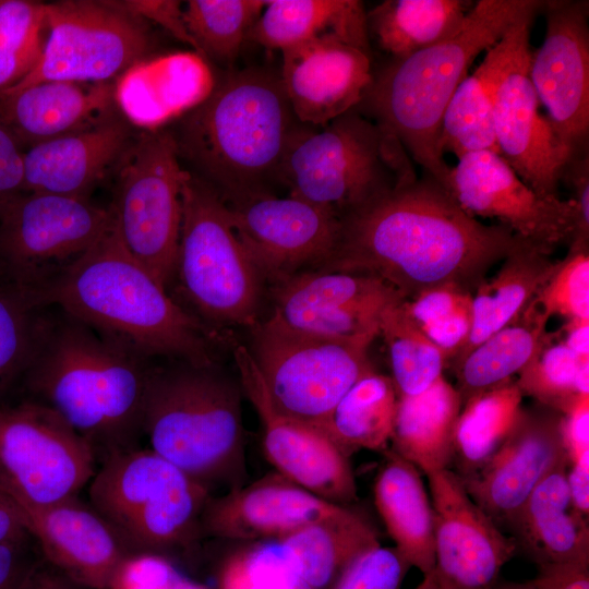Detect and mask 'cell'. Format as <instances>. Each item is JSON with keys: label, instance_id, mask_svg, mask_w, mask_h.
Returning a JSON list of instances; mask_svg holds the SVG:
<instances>
[{"label": "cell", "instance_id": "cell-1", "mask_svg": "<svg viewBox=\"0 0 589 589\" xmlns=\"http://www.w3.org/2000/svg\"><path fill=\"white\" fill-rule=\"evenodd\" d=\"M336 250L318 268L376 277L405 300L443 284L469 290L525 242L467 214L425 173L342 217Z\"/></svg>", "mask_w": 589, "mask_h": 589}, {"label": "cell", "instance_id": "cell-2", "mask_svg": "<svg viewBox=\"0 0 589 589\" xmlns=\"http://www.w3.org/2000/svg\"><path fill=\"white\" fill-rule=\"evenodd\" d=\"M279 72L226 70L171 132L180 159L228 206L269 195L283 161L306 128Z\"/></svg>", "mask_w": 589, "mask_h": 589}, {"label": "cell", "instance_id": "cell-3", "mask_svg": "<svg viewBox=\"0 0 589 589\" xmlns=\"http://www.w3.org/2000/svg\"><path fill=\"white\" fill-rule=\"evenodd\" d=\"M154 364L60 311L47 314L23 381L32 399L62 417L104 461L137 447Z\"/></svg>", "mask_w": 589, "mask_h": 589}, {"label": "cell", "instance_id": "cell-4", "mask_svg": "<svg viewBox=\"0 0 589 589\" xmlns=\"http://www.w3.org/2000/svg\"><path fill=\"white\" fill-rule=\"evenodd\" d=\"M544 0H478L453 37L376 70L356 107L393 135L445 189L450 167L438 149L445 109L474 59Z\"/></svg>", "mask_w": 589, "mask_h": 589}, {"label": "cell", "instance_id": "cell-5", "mask_svg": "<svg viewBox=\"0 0 589 589\" xmlns=\"http://www.w3.org/2000/svg\"><path fill=\"white\" fill-rule=\"evenodd\" d=\"M39 296L45 305L149 359L216 363L208 330L124 250L112 229Z\"/></svg>", "mask_w": 589, "mask_h": 589}, {"label": "cell", "instance_id": "cell-6", "mask_svg": "<svg viewBox=\"0 0 589 589\" xmlns=\"http://www.w3.org/2000/svg\"><path fill=\"white\" fill-rule=\"evenodd\" d=\"M242 396L239 378L217 363L154 364L143 435L152 450L209 491L239 488L247 478Z\"/></svg>", "mask_w": 589, "mask_h": 589}, {"label": "cell", "instance_id": "cell-7", "mask_svg": "<svg viewBox=\"0 0 589 589\" xmlns=\"http://www.w3.org/2000/svg\"><path fill=\"white\" fill-rule=\"evenodd\" d=\"M416 176L399 142L353 108L304 129L283 161L279 184L341 219Z\"/></svg>", "mask_w": 589, "mask_h": 589}, {"label": "cell", "instance_id": "cell-8", "mask_svg": "<svg viewBox=\"0 0 589 589\" xmlns=\"http://www.w3.org/2000/svg\"><path fill=\"white\" fill-rule=\"evenodd\" d=\"M211 491L151 448H133L104 461L89 481L91 506L131 553H166L201 538Z\"/></svg>", "mask_w": 589, "mask_h": 589}, {"label": "cell", "instance_id": "cell-9", "mask_svg": "<svg viewBox=\"0 0 589 589\" xmlns=\"http://www.w3.org/2000/svg\"><path fill=\"white\" fill-rule=\"evenodd\" d=\"M181 298L206 329L255 325L264 281L238 240L229 209L203 180L187 170L175 272Z\"/></svg>", "mask_w": 589, "mask_h": 589}, {"label": "cell", "instance_id": "cell-10", "mask_svg": "<svg viewBox=\"0 0 589 589\" xmlns=\"http://www.w3.org/2000/svg\"><path fill=\"white\" fill-rule=\"evenodd\" d=\"M185 173L171 132L155 129L136 134L113 172L112 231L166 289L176 266Z\"/></svg>", "mask_w": 589, "mask_h": 589}, {"label": "cell", "instance_id": "cell-11", "mask_svg": "<svg viewBox=\"0 0 589 589\" xmlns=\"http://www.w3.org/2000/svg\"><path fill=\"white\" fill-rule=\"evenodd\" d=\"M372 341L310 336L259 321L248 349L275 408L324 431L342 396L374 370Z\"/></svg>", "mask_w": 589, "mask_h": 589}, {"label": "cell", "instance_id": "cell-12", "mask_svg": "<svg viewBox=\"0 0 589 589\" xmlns=\"http://www.w3.org/2000/svg\"><path fill=\"white\" fill-rule=\"evenodd\" d=\"M111 229L89 199L23 193L0 214V280L39 294Z\"/></svg>", "mask_w": 589, "mask_h": 589}, {"label": "cell", "instance_id": "cell-13", "mask_svg": "<svg viewBox=\"0 0 589 589\" xmlns=\"http://www.w3.org/2000/svg\"><path fill=\"white\" fill-rule=\"evenodd\" d=\"M48 36L36 67L14 93L46 81L107 83L120 77L152 48L146 22L116 1L46 3Z\"/></svg>", "mask_w": 589, "mask_h": 589}, {"label": "cell", "instance_id": "cell-14", "mask_svg": "<svg viewBox=\"0 0 589 589\" xmlns=\"http://www.w3.org/2000/svg\"><path fill=\"white\" fill-rule=\"evenodd\" d=\"M92 446L48 406L0 407V484L20 507L77 497L96 472Z\"/></svg>", "mask_w": 589, "mask_h": 589}, {"label": "cell", "instance_id": "cell-15", "mask_svg": "<svg viewBox=\"0 0 589 589\" xmlns=\"http://www.w3.org/2000/svg\"><path fill=\"white\" fill-rule=\"evenodd\" d=\"M446 190L470 216L492 218L525 242L551 254L572 242L578 211L572 199L540 195L493 151H478L450 167Z\"/></svg>", "mask_w": 589, "mask_h": 589}, {"label": "cell", "instance_id": "cell-16", "mask_svg": "<svg viewBox=\"0 0 589 589\" xmlns=\"http://www.w3.org/2000/svg\"><path fill=\"white\" fill-rule=\"evenodd\" d=\"M266 322L299 334L330 339H370L383 311L405 300L383 280L360 274L305 269L273 285Z\"/></svg>", "mask_w": 589, "mask_h": 589}, {"label": "cell", "instance_id": "cell-17", "mask_svg": "<svg viewBox=\"0 0 589 589\" xmlns=\"http://www.w3.org/2000/svg\"><path fill=\"white\" fill-rule=\"evenodd\" d=\"M545 35L528 75L554 132L573 155L588 152L589 2L546 0Z\"/></svg>", "mask_w": 589, "mask_h": 589}, {"label": "cell", "instance_id": "cell-18", "mask_svg": "<svg viewBox=\"0 0 589 589\" xmlns=\"http://www.w3.org/2000/svg\"><path fill=\"white\" fill-rule=\"evenodd\" d=\"M233 356L243 395L262 423L264 455L276 472L326 502L349 507L358 500L349 456L323 430L275 408L248 347L238 346Z\"/></svg>", "mask_w": 589, "mask_h": 589}, {"label": "cell", "instance_id": "cell-19", "mask_svg": "<svg viewBox=\"0 0 589 589\" xmlns=\"http://www.w3.org/2000/svg\"><path fill=\"white\" fill-rule=\"evenodd\" d=\"M227 207L235 233L264 283L318 268L339 241L338 216L293 196L269 194Z\"/></svg>", "mask_w": 589, "mask_h": 589}, {"label": "cell", "instance_id": "cell-20", "mask_svg": "<svg viewBox=\"0 0 589 589\" xmlns=\"http://www.w3.org/2000/svg\"><path fill=\"white\" fill-rule=\"evenodd\" d=\"M433 509V574L441 589H493L517 545L472 501L457 473L426 476Z\"/></svg>", "mask_w": 589, "mask_h": 589}, {"label": "cell", "instance_id": "cell-21", "mask_svg": "<svg viewBox=\"0 0 589 589\" xmlns=\"http://www.w3.org/2000/svg\"><path fill=\"white\" fill-rule=\"evenodd\" d=\"M569 460L562 414L521 410L502 446L474 473L461 479L472 501L508 532L539 482L560 462Z\"/></svg>", "mask_w": 589, "mask_h": 589}, {"label": "cell", "instance_id": "cell-22", "mask_svg": "<svg viewBox=\"0 0 589 589\" xmlns=\"http://www.w3.org/2000/svg\"><path fill=\"white\" fill-rule=\"evenodd\" d=\"M349 507L326 502L278 472L208 498L200 534L225 540H279Z\"/></svg>", "mask_w": 589, "mask_h": 589}, {"label": "cell", "instance_id": "cell-23", "mask_svg": "<svg viewBox=\"0 0 589 589\" xmlns=\"http://www.w3.org/2000/svg\"><path fill=\"white\" fill-rule=\"evenodd\" d=\"M279 75L297 119L323 127L356 108L372 79V56L335 37L281 51Z\"/></svg>", "mask_w": 589, "mask_h": 589}, {"label": "cell", "instance_id": "cell-24", "mask_svg": "<svg viewBox=\"0 0 589 589\" xmlns=\"http://www.w3.org/2000/svg\"><path fill=\"white\" fill-rule=\"evenodd\" d=\"M531 51L503 76L496 89L495 144L497 154L527 185L540 195L558 197L562 172L573 154L539 110L528 75Z\"/></svg>", "mask_w": 589, "mask_h": 589}, {"label": "cell", "instance_id": "cell-25", "mask_svg": "<svg viewBox=\"0 0 589 589\" xmlns=\"http://www.w3.org/2000/svg\"><path fill=\"white\" fill-rule=\"evenodd\" d=\"M20 509L41 557L81 588L109 589L132 554L113 528L77 497Z\"/></svg>", "mask_w": 589, "mask_h": 589}, {"label": "cell", "instance_id": "cell-26", "mask_svg": "<svg viewBox=\"0 0 589 589\" xmlns=\"http://www.w3.org/2000/svg\"><path fill=\"white\" fill-rule=\"evenodd\" d=\"M118 109L97 123L24 152V193L89 199L112 175L137 133Z\"/></svg>", "mask_w": 589, "mask_h": 589}, {"label": "cell", "instance_id": "cell-27", "mask_svg": "<svg viewBox=\"0 0 589 589\" xmlns=\"http://www.w3.org/2000/svg\"><path fill=\"white\" fill-rule=\"evenodd\" d=\"M115 109L112 82L46 81L0 93V124L27 149L86 129Z\"/></svg>", "mask_w": 589, "mask_h": 589}, {"label": "cell", "instance_id": "cell-28", "mask_svg": "<svg viewBox=\"0 0 589 589\" xmlns=\"http://www.w3.org/2000/svg\"><path fill=\"white\" fill-rule=\"evenodd\" d=\"M537 15L515 24L458 85L443 115L438 149L457 159L468 153H497L494 136V100L503 76L532 49L531 26Z\"/></svg>", "mask_w": 589, "mask_h": 589}, {"label": "cell", "instance_id": "cell-29", "mask_svg": "<svg viewBox=\"0 0 589 589\" xmlns=\"http://www.w3.org/2000/svg\"><path fill=\"white\" fill-rule=\"evenodd\" d=\"M569 465V460H563L539 482L509 530L516 545L537 565L589 563L588 517L573 504L567 482Z\"/></svg>", "mask_w": 589, "mask_h": 589}, {"label": "cell", "instance_id": "cell-30", "mask_svg": "<svg viewBox=\"0 0 589 589\" xmlns=\"http://www.w3.org/2000/svg\"><path fill=\"white\" fill-rule=\"evenodd\" d=\"M374 504L395 548L423 575L434 570L433 509L420 471L393 449L384 452Z\"/></svg>", "mask_w": 589, "mask_h": 589}, {"label": "cell", "instance_id": "cell-31", "mask_svg": "<svg viewBox=\"0 0 589 589\" xmlns=\"http://www.w3.org/2000/svg\"><path fill=\"white\" fill-rule=\"evenodd\" d=\"M328 35L372 56L366 11L359 0H266L248 40L281 52Z\"/></svg>", "mask_w": 589, "mask_h": 589}, {"label": "cell", "instance_id": "cell-32", "mask_svg": "<svg viewBox=\"0 0 589 589\" xmlns=\"http://www.w3.org/2000/svg\"><path fill=\"white\" fill-rule=\"evenodd\" d=\"M550 255L524 243L502 261L494 276L476 287L470 335L455 362L521 315L558 266Z\"/></svg>", "mask_w": 589, "mask_h": 589}, {"label": "cell", "instance_id": "cell-33", "mask_svg": "<svg viewBox=\"0 0 589 589\" xmlns=\"http://www.w3.org/2000/svg\"><path fill=\"white\" fill-rule=\"evenodd\" d=\"M460 394L443 375L425 390L398 396L393 450L425 476L452 464Z\"/></svg>", "mask_w": 589, "mask_h": 589}, {"label": "cell", "instance_id": "cell-34", "mask_svg": "<svg viewBox=\"0 0 589 589\" xmlns=\"http://www.w3.org/2000/svg\"><path fill=\"white\" fill-rule=\"evenodd\" d=\"M278 541L310 589H334L359 555L380 544L371 524L350 507Z\"/></svg>", "mask_w": 589, "mask_h": 589}, {"label": "cell", "instance_id": "cell-35", "mask_svg": "<svg viewBox=\"0 0 589 589\" xmlns=\"http://www.w3.org/2000/svg\"><path fill=\"white\" fill-rule=\"evenodd\" d=\"M473 1L385 0L366 12L370 43L404 59L442 43L459 32Z\"/></svg>", "mask_w": 589, "mask_h": 589}, {"label": "cell", "instance_id": "cell-36", "mask_svg": "<svg viewBox=\"0 0 589 589\" xmlns=\"http://www.w3.org/2000/svg\"><path fill=\"white\" fill-rule=\"evenodd\" d=\"M549 317L532 301L514 322L455 362L456 389L462 404L471 395L512 380L536 354Z\"/></svg>", "mask_w": 589, "mask_h": 589}, {"label": "cell", "instance_id": "cell-37", "mask_svg": "<svg viewBox=\"0 0 589 589\" xmlns=\"http://www.w3.org/2000/svg\"><path fill=\"white\" fill-rule=\"evenodd\" d=\"M522 397L512 378L464 401L455 426L452 458L459 478L478 471L506 441L522 410Z\"/></svg>", "mask_w": 589, "mask_h": 589}, {"label": "cell", "instance_id": "cell-38", "mask_svg": "<svg viewBox=\"0 0 589 589\" xmlns=\"http://www.w3.org/2000/svg\"><path fill=\"white\" fill-rule=\"evenodd\" d=\"M397 402L392 377L372 370L338 401L324 431L349 457L359 449L384 453L393 435Z\"/></svg>", "mask_w": 589, "mask_h": 589}, {"label": "cell", "instance_id": "cell-39", "mask_svg": "<svg viewBox=\"0 0 589 589\" xmlns=\"http://www.w3.org/2000/svg\"><path fill=\"white\" fill-rule=\"evenodd\" d=\"M266 0H190L183 10L199 57L232 69Z\"/></svg>", "mask_w": 589, "mask_h": 589}, {"label": "cell", "instance_id": "cell-40", "mask_svg": "<svg viewBox=\"0 0 589 589\" xmlns=\"http://www.w3.org/2000/svg\"><path fill=\"white\" fill-rule=\"evenodd\" d=\"M404 301L392 303L383 311L378 335L387 347L390 377L398 396H412L441 377L447 361L408 314Z\"/></svg>", "mask_w": 589, "mask_h": 589}, {"label": "cell", "instance_id": "cell-41", "mask_svg": "<svg viewBox=\"0 0 589 589\" xmlns=\"http://www.w3.org/2000/svg\"><path fill=\"white\" fill-rule=\"evenodd\" d=\"M48 308L37 292L0 280V397L26 372Z\"/></svg>", "mask_w": 589, "mask_h": 589}, {"label": "cell", "instance_id": "cell-42", "mask_svg": "<svg viewBox=\"0 0 589 589\" xmlns=\"http://www.w3.org/2000/svg\"><path fill=\"white\" fill-rule=\"evenodd\" d=\"M516 383L522 395L562 414L579 396L589 394V358L577 357L562 339L553 341L546 334Z\"/></svg>", "mask_w": 589, "mask_h": 589}, {"label": "cell", "instance_id": "cell-43", "mask_svg": "<svg viewBox=\"0 0 589 589\" xmlns=\"http://www.w3.org/2000/svg\"><path fill=\"white\" fill-rule=\"evenodd\" d=\"M217 589H310L278 540L250 541L230 552L216 573Z\"/></svg>", "mask_w": 589, "mask_h": 589}, {"label": "cell", "instance_id": "cell-44", "mask_svg": "<svg viewBox=\"0 0 589 589\" xmlns=\"http://www.w3.org/2000/svg\"><path fill=\"white\" fill-rule=\"evenodd\" d=\"M46 3L0 0V92L22 81L41 56Z\"/></svg>", "mask_w": 589, "mask_h": 589}, {"label": "cell", "instance_id": "cell-45", "mask_svg": "<svg viewBox=\"0 0 589 589\" xmlns=\"http://www.w3.org/2000/svg\"><path fill=\"white\" fill-rule=\"evenodd\" d=\"M534 303L550 318L566 321L589 318L588 247L570 244L568 255L541 288Z\"/></svg>", "mask_w": 589, "mask_h": 589}, {"label": "cell", "instance_id": "cell-46", "mask_svg": "<svg viewBox=\"0 0 589 589\" xmlns=\"http://www.w3.org/2000/svg\"><path fill=\"white\" fill-rule=\"evenodd\" d=\"M409 568L396 548L378 544L359 555L334 589H400Z\"/></svg>", "mask_w": 589, "mask_h": 589}, {"label": "cell", "instance_id": "cell-47", "mask_svg": "<svg viewBox=\"0 0 589 589\" xmlns=\"http://www.w3.org/2000/svg\"><path fill=\"white\" fill-rule=\"evenodd\" d=\"M187 579L164 555L132 553L116 570L109 589H181Z\"/></svg>", "mask_w": 589, "mask_h": 589}, {"label": "cell", "instance_id": "cell-48", "mask_svg": "<svg viewBox=\"0 0 589 589\" xmlns=\"http://www.w3.org/2000/svg\"><path fill=\"white\" fill-rule=\"evenodd\" d=\"M471 301L470 290L456 284H443L420 291L405 300L404 304L408 314L421 328Z\"/></svg>", "mask_w": 589, "mask_h": 589}, {"label": "cell", "instance_id": "cell-49", "mask_svg": "<svg viewBox=\"0 0 589 589\" xmlns=\"http://www.w3.org/2000/svg\"><path fill=\"white\" fill-rule=\"evenodd\" d=\"M471 305L472 301L445 317L421 327L426 337L443 352L446 361L458 354L470 335Z\"/></svg>", "mask_w": 589, "mask_h": 589}, {"label": "cell", "instance_id": "cell-50", "mask_svg": "<svg viewBox=\"0 0 589 589\" xmlns=\"http://www.w3.org/2000/svg\"><path fill=\"white\" fill-rule=\"evenodd\" d=\"M565 182L573 192L572 200L578 211V229L570 243L588 245L589 240V154L584 152L573 155L566 163L561 182Z\"/></svg>", "mask_w": 589, "mask_h": 589}, {"label": "cell", "instance_id": "cell-51", "mask_svg": "<svg viewBox=\"0 0 589 589\" xmlns=\"http://www.w3.org/2000/svg\"><path fill=\"white\" fill-rule=\"evenodd\" d=\"M40 557L34 539L0 544V589H23Z\"/></svg>", "mask_w": 589, "mask_h": 589}, {"label": "cell", "instance_id": "cell-52", "mask_svg": "<svg viewBox=\"0 0 589 589\" xmlns=\"http://www.w3.org/2000/svg\"><path fill=\"white\" fill-rule=\"evenodd\" d=\"M116 3L129 13L139 16L140 19L153 21L169 33H171L180 41L190 45L194 48V43L190 37L184 20L183 10L179 1L173 0H136V1H116Z\"/></svg>", "mask_w": 589, "mask_h": 589}, {"label": "cell", "instance_id": "cell-53", "mask_svg": "<svg viewBox=\"0 0 589 589\" xmlns=\"http://www.w3.org/2000/svg\"><path fill=\"white\" fill-rule=\"evenodd\" d=\"M24 193V152L0 124V214Z\"/></svg>", "mask_w": 589, "mask_h": 589}, {"label": "cell", "instance_id": "cell-54", "mask_svg": "<svg viewBox=\"0 0 589 589\" xmlns=\"http://www.w3.org/2000/svg\"><path fill=\"white\" fill-rule=\"evenodd\" d=\"M562 433L570 465L589 459V394L562 413Z\"/></svg>", "mask_w": 589, "mask_h": 589}, {"label": "cell", "instance_id": "cell-55", "mask_svg": "<svg viewBox=\"0 0 589 589\" xmlns=\"http://www.w3.org/2000/svg\"><path fill=\"white\" fill-rule=\"evenodd\" d=\"M536 589H589L588 562H561L538 565L530 580Z\"/></svg>", "mask_w": 589, "mask_h": 589}, {"label": "cell", "instance_id": "cell-56", "mask_svg": "<svg viewBox=\"0 0 589 589\" xmlns=\"http://www.w3.org/2000/svg\"><path fill=\"white\" fill-rule=\"evenodd\" d=\"M32 539L19 505L0 484V544Z\"/></svg>", "mask_w": 589, "mask_h": 589}, {"label": "cell", "instance_id": "cell-57", "mask_svg": "<svg viewBox=\"0 0 589 589\" xmlns=\"http://www.w3.org/2000/svg\"><path fill=\"white\" fill-rule=\"evenodd\" d=\"M23 589H82L43 557L29 574Z\"/></svg>", "mask_w": 589, "mask_h": 589}, {"label": "cell", "instance_id": "cell-58", "mask_svg": "<svg viewBox=\"0 0 589 589\" xmlns=\"http://www.w3.org/2000/svg\"><path fill=\"white\" fill-rule=\"evenodd\" d=\"M567 482L574 506L585 516L589 514V459L572 464Z\"/></svg>", "mask_w": 589, "mask_h": 589}, {"label": "cell", "instance_id": "cell-59", "mask_svg": "<svg viewBox=\"0 0 589 589\" xmlns=\"http://www.w3.org/2000/svg\"><path fill=\"white\" fill-rule=\"evenodd\" d=\"M562 341L579 358H589V318L566 321Z\"/></svg>", "mask_w": 589, "mask_h": 589}, {"label": "cell", "instance_id": "cell-60", "mask_svg": "<svg viewBox=\"0 0 589 589\" xmlns=\"http://www.w3.org/2000/svg\"><path fill=\"white\" fill-rule=\"evenodd\" d=\"M414 589H441V588L432 572L426 575H423L422 581Z\"/></svg>", "mask_w": 589, "mask_h": 589}, {"label": "cell", "instance_id": "cell-61", "mask_svg": "<svg viewBox=\"0 0 589 589\" xmlns=\"http://www.w3.org/2000/svg\"><path fill=\"white\" fill-rule=\"evenodd\" d=\"M493 589H536L530 581L527 582H497Z\"/></svg>", "mask_w": 589, "mask_h": 589}, {"label": "cell", "instance_id": "cell-62", "mask_svg": "<svg viewBox=\"0 0 589 589\" xmlns=\"http://www.w3.org/2000/svg\"><path fill=\"white\" fill-rule=\"evenodd\" d=\"M181 589H208L205 585L187 579Z\"/></svg>", "mask_w": 589, "mask_h": 589}]
</instances>
